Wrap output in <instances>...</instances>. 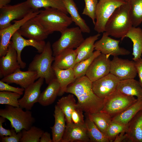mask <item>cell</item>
<instances>
[{
	"label": "cell",
	"mask_w": 142,
	"mask_h": 142,
	"mask_svg": "<svg viewBox=\"0 0 142 142\" xmlns=\"http://www.w3.org/2000/svg\"><path fill=\"white\" fill-rule=\"evenodd\" d=\"M39 142H53L50 134L47 132H44L40 138Z\"/></svg>",
	"instance_id": "cell-47"
},
{
	"label": "cell",
	"mask_w": 142,
	"mask_h": 142,
	"mask_svg": "<svg viewBox=\"0 0 142 142\" xmlns=\"http://www.w3.org/2000/svg\"><path fill=\"white\" fill-rule=\"evenodd\" d=\"M20 142H39L40 138L44 132L40 128L32 126L29 129H23Z\"/></svg>",
	"instance_id": "cell-37"
},
{
	"label": "cell",
	"mask_w": 142,
	"mask_h": 142,
	"mask_svg": "<svg viewBox=\"0 0 142 142\" xmlns=\"http://www.w3.org/2000/svg\"><path fill=\"white\" fill-rule=\"evenodd\" d=\"M37 75L36 72L28 70L23 71L19 68L13 73L3 77L1 80L8 84H15L25 89L37 79Z\"/></svg>",
	"instance_id": "cell-20"
},
{
	"label": "cell",
	"mask_w": 142,
	"mask_h": 142,
	"mask_svg": "<svg viewBox=\"0 0 142 142\" xmlns=\"http://www.w3.org/2000/svg\"><path fill=\"white\" fill-rule=\"evenodd\" d=\"M25 89L23 88H18L11 86L8 84L0 80V91H7L17 93L21 95H23Z\"/></svg>",
	"instance_id": "cell-43"
},
{
	"label": "cell",
	"mask_w": 142,
	"mask_h": 142,
	"mask_svg": "<svg viewBox=\"0 0 142 142\" xmlns=\"http://www.w3.org/2000/svg\"><path fill=\"white\" fill-rule=\"evenodd\" d=\"M29 6L35 11L39 9L51 7L58 9L67 14L68 13L63 0H27Z\"/></svg>",
	"instance_id": "cell-32"
},
{
	"label": "cell",
	"mask_w": 142,
	"mask_h": 142,
	"mask_svg": "<svg viewBox=\"0 0 142 142\" xmlns=\"http://www.w3.org/2000/svg\"><path fill=\"white\" fill-rule=\"evenodd\" d=\"M53 68L56 77L60 84L58 96H61L65 92L68 85L73 82L76 78L72 68L63 70L56 67Z\"/></svg>",
	"instance_id": "cell-29"
},
{
	"label": "cell",
	"mask_w": 142,
	"mask_h": 142,
	"mask_svg": "<svg viewBox=\"0 0 142 142\" xmlns=\"http://www.w3.org/2000/svg\"><path fill=\"white\" fill-rule=\"evenodd\" d=\"M21 95L15 92L3 91L0 92V104L19 107V99Z\"/></svg>",
	"instance_id": "cell-39"
},
{
	"label": "cell",
	"mask_w": 142,
	"mask_h": 142,
	"mask_svg": "<svg viewBox=\"0 0 142 142\" xmlns=\"http://www.w3.org/2000/svg\"><path fill=\"white\" fill-rule=\"evenodd\" d=\"M120 41L110 38L104 32L101 38L95 43L94 49L102 54L114 57L129 54L130 52L129 50L119 47Z\"/></svg>",
	"instance_id": "cell-11"
},
{
	"label": "cell",
	"mask_w": 142,
	"mask_h": 142,
	"mask_svg": "<svg viewBox=\"0 0 142 142\" xmlns=\"http://www.w3.org/2000/svg\"><path fill=\"white\" fill-rule=\"evenodd\" d=\"M127 125H124L112 120L104 134L109 142H113L116 137L120 133L126 131Z\"/></svg>",
	"instance_id": "cell-38"
},
{
	"label": "cell",
	"mask_w": 142,
	"mask_h": 142,
	"mask_svg": "<svg viewBox=\"0 0 142 142\" xmlns=\"http://www.w3.org/2000/svg\"><path fill=\"white\" fill-rule=\"evenodd\" d=\"M53 116L54 124L53 126L50 127L53 142H60L66 127L65 115L62 110L56 105Z\"/></svg>",
	"instance_id": "cell-24"
},
{
	"label": "cell",
	"mask_w": 142,
	"mask_h": 142,
	"mask_svg": "<svg viewBox=\"0 0 142 142\" xmlns=\"http://www.w3.org/2000/svg\"><path fill=\"white\" fill-rule=\"evenodd\" d=\"M134 62L139 78V82L142 86V58Z\"/></svg>",
	"instance_id": "cell-45"
},
{
	"label": "cell",
	"mask_w": 142,
	"mask_h": 142,
	"mask_svg": "<svg viewBox=\"0 0 142 142\" xmlns=\"http://www.w3.org/2000/svg\"><path fill=\"white\" fill-rule=\"evenodd\" d=\"M77 56L75 49L64 50L55 57L52 66L61 69H73L76 64Z\"/></svg>",
	"instance_id": "cell-21"
},
{
	"label": "cell",
	"mask_w": 142,
	"mask_h": 142,
	"mask_svg": "<svg viewBox=\"0 0 142 142\" xmlns=\"http://www.w3.org/2000/svg\"><path fill=\"white\" fill-rule=\"evenodd\" d=\"M92 83L85 75L76 78L68 85L65 91L76 96L78 99L77 107L88 114L100 111L104 105V98L94 93Z\"/></svg>",
	"instance_id": "cell-1"
},
{
	"label": "cell",
	"mask_w": 142,
	"mask_h": 142,
	"mask_svg": "<svg viewBox=\"0 0 142 142\" xmlns=\"http://www.w3.org/2000/svg\"><path fill=\"white\" fill-rule=\"evenodd\" d=\"M39 12V10L33 11L22 19L14 20L13 24L0 29V57L6 54L11 38L14 34L26 21L36 16Z\"/></svg>",
	"instance_id": "cell-12"
},
{
	"label": "cell",
	"mask_w": 142,
	"mask_h": 142,
	"mask_svg": "<svg viewBox=\"0 0 142 142\" xmlns=\"http://www.w3.org/2000/svg\"><path fill=\"white\" fill-rule=\"evenodd\" d=\"M12 134L9 136L1 137V142H19L21 138V131L17 133L14 128L11 127Z\"/></svg>",
	"instance_id": "cell-42"
},
{
	"label": "cell",
	"mask_w": 142,
	"mask_h": 142,
	"mask_svg": "<svg viewBox=\"0 0 142 142\" xmlns=\"http://www.w3.org/2000/svg\"><path fill=\"white\" fill-rule=\"evenodd\" d=\"M109 56L101 53L92 62L85 75L92 82L110 73Z\"/></svg>",
	"instance_id": "cell-13"
},
{
	"label": "cell",
	"mask_w": 142,
	"mask_h": 142,
	"mask_svg": "<svg viewBox=\"0 0 142 142\" xmlns=\"http://www.w3.org/2000/svg\"><path fill=\"white\" fill-rule=\"evenodd\" d=\"M21 68L18 61L17 52L11 41L6 54L0 57V78L9 75Z\"/></svg>",
	"instance_id": "cell-18"
},
{
	"label": "cell",
	"mask_w": 142,
	"mask_h": 142,
	"mask_svg": "<svg viewBox=\"0 0 142 142\" xmlns=\"http://www.w3.org/2000/svg\"><path fill=\"white\" fill-rule=\"evenodd\" d=\"M6 118L1 116L0 117V136H9L11 135V130L7 129L4 128L2 125L6 120Z\"/></svg>",
	"instance_id": "cell-44"
},
{
	"label": "cell",
	"mask_w": 142,
	"mask_h": 142,
	"mask_svg": "<svg viewBox=\"0 0 142 142\" xmlns=\"http://www.w3.org/2000/svg\"><path fill=\"white\" fill-rule=\"evenodd\" d=\"M130 15L133 26L136 27L142 23V0H129Z\"/></svg>",
	"instance_id": "cell-34"
},
{
	"label": "cell",
	"mask_w": 142,
	"mask_h": 142,
	"mask_svg": "<svg viewBox=\"0 0 142 142\" xmlns=\"http://www.w3.org/2000/svg\"><path fill=\"white\" fill-rule=\"evenodd\" d=\"M17 31L22 36L37 41L44 40L49 35L34 17L26 21Z\"/></svg>",
	"instance_id": "cell-17"
},
{
	"label": "cell",
	"mask_w": 142,
	"mask_h": 142,
	"mask_svg": "<svg viewBox=\"0 0 142 142\" xmlns=\"http://www.w3.org/2000/svg\"><path fill=\"white\" fill-rule=\"evenodd\" d=\"M63 111L67 123H71V114L77 107L75 100L73 94L62 97L59 99L56 105Z\"/></svg>",
	"instance_id": "cell-31"
},
{
	"label": "cell",
	"mask_w": 142,
	"mask_h": 142,
	"mask_svg": "<svg viewBox=\"0 0 142 142\" xmlns=\"http://www.w3.org/2000/svg\"><path fill=\"white\" fill-rule=\"evenodd\" d=\"M82 32L78 27L67 28L61 32L60 38L52 46L53 56L66 49L77 48L84 39Z\"/></svg>",
	"instance_id": "cell-7"
},
{
	"label": "cell",
	"mask_w": 142,
	"mask_h": 142,
	"mask_svg": "<svg viewBox=\"0 0 142 142\" xmlns=\"http://www.w3.org/2000/svg\"><path fill=\"white\" fill-rule=\"evenodd\" d=\"M52 46L49 41L45 44L43 51L36 54L29 64L28 70L36 72L37 78H43L46 84H48L56 78L52 63L54 61Z\"/></svg>",
	"instance_id": "cell-4"
},
{
	"label": "cell",
	"mask_w": 142,
	"mask_h": 142,
	"mask_svg": "<svg viewBox=\"0 0 142 142\" xmlns=\"http://www.w3.org/2000/svg\"><path fill=\"white\" fill-rule=\"evenodd\" d=\"M126 2H128L129 0H125Z\"/></svg>",
	"instance_id": "cell-49"
},
{
	"label": "cell",
	"mask_w": 142,
	"mask_h": 142,
	"mask_svg": "<svg viewBox=\"0 0 142 142\" xmlns=\"http://www.w3.org/2000/svg\"><path fill=\"white\" fill-rule=\"evenodd\" d=\"M87 114L98 128L104 134L112 120L111 117L108 114L100 111Z\"/></svg>",
	"instance_id": "cell-35"
},
{
	"label": "cell",
	"mask_w": 142,
	"mask_h": 142,
	"mask_svg": "<svg viewBox=\"0 0 142 142\" xmlns=\"http://www.w3.org/2000/svg\"><path fill=\"white\" fill-rule=\"evenodd\" d=\"M120 80L115 76L109 74L92 83V89L98 97L104 98L117 90Z\"/></svg>",
	"instance_id": "cell-14"
},
{
	"label": "cell",
	"mask_w": 142,
	"mask_h": 142,
	"mask_svg": "<svg viewBox=\"0 0 142 142\" xmlns=\"http://www.w3.org/2000/svg\"><path fill=\"white\" fill-rule=\"evenodd\" d=\"M33 11L26 1L14 5L8 4L0 8V29L11 25L12 21L22 19Z\"/></svg>",
	"instance_id": "cell-8"
},
{
	"label": "cell",
	"mask_w": 142,
	"mask_h": 142,
	"mask_svg": "<svg viewBox=\"0 0 142 142\" xmlns=\"http://www.w3.org/2000/svg\"></svg>",
	"instance_id": "cell-50"
},
{
	"label": "cell",
	"mask_w": 142,
	"mask_h": 142,
	"mask_svg": "<svg viewBox=\"0 0 142 142\" xmlns=\"http://www.w3.org/2000/svg\"><path fill=\"white\" fill-rule=\"evenodd\" d=\"M85 6L82 14L90 18L94 25L95 23V12L98 0H84Z\"/></svg>",
	"instance_id": "cell-40"
},
{
	"label": "cell",
	"mask_w": 142,
	"mask_h": 142,
	"mask_svg": "<svg viewBox=\"0 0 142 142\" xmlns=\"http://www.w3.org/2000/svg\"><path fill=\"white\" fill-rule=\"evenodd\" d=\"M113 142H129L128 137L125 131L122 132L118 135Z\"/></svg>",
	"instance_id": "cell-46"
},
{
	"label": "cell",
	"mask_w": 142,
	"mask_h": 142,
	"mask_svg": "<svg viewBox=\"0 0 142 142\" xmlns=\"http://www.w3.org/2000/svg\"><path fill=\"white\" fill-rule=\"evenodd\" d=\"M88 142V137L85 123L78 124L72 122L67 123L66 128L60 142Z\"/></svg>",
	"instance_id": "cell-19"
},
{
	"label": "cell",
	"mask_w": 142,
	"mask_h": 142,
	"mask_svg": "<svg viewBox=\"0 0 142 142\" xmlns=\"http://www.w3.org/2000/svg\"><path fill=\"white\" fill-rule=\"evenodd\" d=\"M45 89L41 93L38 102L42 106H46L53 103L59 91V84L56 78L52 80Z\"/></svg>",
	"instance_id": "cell-25"
},
{
	"label": "cell",
	"mask_w": 142,
	"mask_h": 142,
	"mask_svg": "<svg viewBox=\"0 0 142 142\" xmlns=\"http://www.w3.org/2000/svg\"><path fill=\"white\" fill-rule=\"evenodd\" d=\"M138 100L134 96L126 95L116 90L104 98L103 107L100 111L108 114L112 118Z\"/></svg>",
	"instance_id": "cell-6"
},
{
	"label": "cell",
	"mask_w": 142,
	"mask_h": 142,
	"mask_svg": "<svg viewBox=\"0 0 142 142\" xmlns=\"http://www.w3.org/2000/svg\"><path fill=\"white\" fill-rule=\"evenodd\" d=\"M11 41L17 52L18 62L22 69L24 68L26 66V63L22 60L21 58V53L23 49L26 47L31 46L35 48L40 53L43 51L46 43L44 40L26 39L17 31L13 36Z\"/></svg>",
	"instance_id": "cell-15"
},
{
	"label": "cell",
	"mask_w": 142,
	"mask_h": 142,
	"mask_svg": "<svg viewBox=\"0 0 142 142\" xmlns=\"http://www.w3.org/2000/svg\"><path fill=\"white\" fill-rule=\"evenodd\" d=\"M83 112L81 109L76 107L72 113L71 122L76 124H85Z\"/></svg>",
	"instance_id": "cell-41"
},
{
	"label": "cell",
	"mask_w": 142,
	"mask_h": 142,
	"mask_svg": "<svg viewBox=\"0 0 142 142\" xmlns=\"http://www.w3.org/2000/svg\"><path fill=\"white\" fill-rule=\"evenodd\" d=\"M117 90L128 95L136 96L138 100H142V86L134 79L120 81Z\"/></svg>",
	"instance_id": "cell-26"
},
{
	"label": "cell",
	"mask_w": 142,
	"mask_h": 142,
	"mask_svg": "<svg viewBox=\"0 0 142 142\" xmlns=\"http://www.w3.org/2000/svg\"><path fill=\"white\" fill-rule=\"evenodd\" d=\"M128 2L117 8L107 21L104 32L108 36L120 38L122 40L133 26L130 15Z\"/></svg>",
	"instance_id": "cell-2"
},
{
	"label": "cell",
	"mask_w": 142,
	"mask_h": 142,
	"mask_svg": "<svg viewBox=\"0 0 142 142\" xmlns=\"http://www.w3.org/2000/svg\"><path fill=\"white\" fill-rule=\"evenodd\" d=\"M63 0L66 10L70 15L73 22L83 32L90 33V28L80 15L74 0Z\"/></svg>",
	"instance_id": "cell-28"
},
{
	"label": "cell",
	"mask_w": 142,
	"mask_h": 142,
	"mask_svg": "<svg viewBox=\"0 0 142 142\" xmlns=\"http://www.w3.org/2000/svg\"><path fill=\"white\" fill-rule=\"evenodd\" d=\"M101 53L98 50L94 52L89 58L77 63L73 68L77 78L85 75L89 67L94 60Z\"/></svg>",
	"instance_id": "cell-36"
},
{
	"label": "cell",
	"mask_w": 142,
	"mask_h": 142,
	"mask_svg": "<svg viewBox=\"0 0 142 142\" xmlns=\"http://www.w3.org/2000/svg\"><path fill=\"white\" fill-rule=\"evenodd\" d=\"M142 110V100L135 103L120 114L112 118V120L127 125L139 111Z\"/></svg>",
	"instance_id": "cell-30"
},
{
	"label": "cell",
	"mask_w": 142,
	"mask_h": 142,
	"mask_svg": "<svg viewBox=\"0 0 142 142\" xmlns=\"http://www.w3.org/2000/svg\"><path fill=\"white\" fill-rule=\"evenodd\" d=\"M130 38L133 43L132 55L133 60L135 61L141 58L142 54V29L133 26L124 36Z\"/></svg>",
	"instance_id": "cell-27"
},
{
	"label": "cell",
	"mask_w": 142,
	"mask_h": 142,
	"mask_svg": "<svg viewBox=\"0 0 142 142\" xmlns=\"http://www.w3.org/2000/svg\"><path fill=\"white\" fill-rule=\"evenodd\" d=\"M67 14L58 9L48 7L39 11L34 17L49 35L54 32H61L73 22Z\"/></svg>",
	"instance_id": "cell-3"
},
{
	"label": "cell",
	"mask_w": 142,
	"mask_h": 142,
	"mask_svg": "<svg viewBox=\"0 0 142 142\" xmlns=\"http://www.w3.org/2000/svg\"><path fill=\"white\" fill-rule=\"evenodd\" d=\"M95 12L94 29L98 33H103L105 24L116 9L126 1L125 0H100Z\"/></svg>",
	"instance_id": "cell-9"
},
{
	"label": "cell",
	"mask_w": 142,
	"mask_h": 142,
	"mask_svg": "<svg viewBox=\"0 0 142 142\" xmlns=\"http://www.w3.org/2000/svg\"><path fill=\"white\" fill-rule=\"evenodd\" d=\"M11 1V0H0V8L8 4Z\"/></svg>",
	"instance_id": "cell-48"
},
{
	"label": "cell",
	"mask_w": 142,
	"mask_h": 142,
	"mask_svg": "<svg viewBox=\"0 0 142 142\" xmlns=\"http://www.w3.org/2000/svg\"><path fill=\"white\" fill-rule=\"evenodd\" d=\"M110 73L120 81L134 79L137 74L135 62L114 57L111 60Z\"/></svg>",
	"instance_id": "cell-10"
},
{
	"label": "cell",
	"mask_w": 142,
	"mask_h": 142,
	"mask_svg": "<svg viewBox=\"0 0 142 142\" xmlns=\"http://www.w3.org/2000/svg\"><path fill=\"white\" fill-rule=\"evenodd\" d=\"M100 36L99 33L90 36L84 39L75 50L77 53L76 64L88 59L93 54L94 44Z\"/></svg>",
	"instance_id": "cell-23"
},
{
	"label": "cell",
	"mask_w": 142,
	"mask_h": 142,
	"mask_svg": "<svg viewBox=\"0 0 142 142\" xmlns=\"http://www.w3.org/2000/svg\"><path fill=\"white\" fill-rule=\"evenodd\" d=\"M44 80L43 78H39L37 81L25 89L23 96L19 99L20 107L30 110L34 104L38 102L41 93L40 89Z\"/></svg>",
	"instance_id": "cell-16"
},
{
	"label": "cell",
	"mask_w": 142,
	"mask_h": 142,
	"mask_svg": "<svg viewBox=\"0 0 142 142\" xmlns=\"http://www.w3.org/2000/svg\"><path fill=\"white\" fill-rule=\"evenodd\" d=\"M126 133L130 142H142V110L127 124Z\"/></svg>",
	"instance_id": "cell-22"
},
{
	"label": "cell",
	"mask_w": 142,
	"mask_h": 142,
	"mask_svg": "<svg viewBox=\"0 0 142 142\" xmlns=\"http://www.w3.org/2000/svg\"><path fill=\"white\" fill-rule=\"evenodd\" d=\"M21 107L7 105L0 109V116L5 118L10 122L11 127L16 133L23 129H29L33 126L35 119L30 110L24 111Z\"/></svg>",
	"instance_id": "cell-5"
},
{
	"label": "cell",
	"mask_w": 142,
	"mask_h": 142,
	"mask_svg": "<svg viewBox=\"0 0 142 142\" xmlns=\"http://www.w3.org/2000/svg\"><path fill=\"white\" fill-rule=\"evenodd\" d=\"M86 114L87 116L85 123L90 142H109L105 134L98 128L87 114Z\"/></svg>",
	"instance_id": "cell-33"
}]
</instances>
